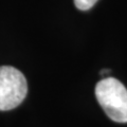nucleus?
I'll list each match as a JSON object with an SVG mask.
<instances>
[{
    "label": "nucleus",
    "mask_w": 127,
    "mask_h": 127,
    "mask_svg": "<svg viewBox=\"0 0 127 127\" xmlns=\"http://www.w3.org/2000/svg\"><path fill=\"white\" fill-rule=\"evenodd\" d=\"M27 79L20 71L11 66L0 67V110H12L27 96Z\"/></svg>",
    "instance_id": "2"
},
{
    "label": "nucleus",
    "mask_w": 127,
    "mask_h": 127,
    "mask_svg": "<svg viewBox=\"0 0 127 127\" xmlns=\"http://www.w3.org/2000/svg\"><path fill=\"white\" fill-rule=\"evenodd\" d=\"M95 96L109 119L127 123V89L120 81L113 77L100 81L95 86Z\"/></svg>",
    "instance_id": "1"
},
{
    "label": "nucleus",
    "mask_w": 127,
    "mask_h": 127,
    "mask_svg": "<svg viewBox=\"0 0 127 127\" xmlns=\"http://www.w3.org/2000/svg\"><path fill=\"white\" fill-rule=\"evenodd\" d=\"M109 72H110V70H109V69H103V70L100 71V74H101V75H104V74L109 73Z\"/></svg>",
    "instance_id": "4"
},
{
    "label": "nucleus",
    "mask_w": 127,
    "mask_h": 127,
    "mask_svg": "<svg viewBox=\"0 0 127 127\" xmlns=\"http://www.w3.org/2000/svg\"><path fill=\"white\" fill-rule=\"evenodd\" d=\"M96 2H97V0H74L75 6L81 11L90 10Z\"/></svg>",
    "instance_id": "3"
}]
</instances>
